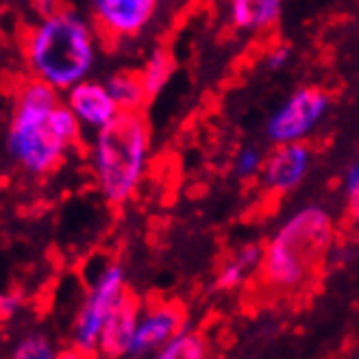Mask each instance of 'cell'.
<instances>
[{"label": "cell", "mask_w": 359, "mask_h": 359, "mask_svg": "<svg viewBox=\"0 0 359 359\" xmlns=\"http://www.w3.org/2000/svg\"><path fill=\"white\" fill-rule=\"evenodd\" d=\"M86 137L79 120L63 102V94L27 76L18 86L5 149L18 170L31 179L55 175L81 149Z\"/></svg>", "instance_id": "cell-1"}, {"label": "cell", "mask_w": 359, "mask_h": 359, "mask_svg": "<svg viewBox=\"0 0 359 359\" xmlns=\"http://www.w3.org/2000/svg\"><path fill=\"white\" fill-rule=\"evenodd\" d=\"M102 37L90 15L74 7H59L39 15L22 35V61L27 76L57 92H68L92 76Z\"/></svg>", "instance_id": "cell-2"}, {"label": "cell", "mask_w": 359, "mask_h": 359, "mask_svg": "<svg viewBox=\"0 0 359 359\" xmlns=\"http://www.w3.org/2000/svg\"><path fill=\"white\" fill-rule=\"evenodd\" d=\"M333 244L335 224L331 216L318 205L303 207L264 246L255 274L274 297L299 292L323 270Z\"/></svg>", "instance_id": "cell-3"}, {"label": "cell", "mask_w": 359, "mask_h": 359, "mask_svg": "<svg viewBox=\"0 0 359 359\" xmlns=\"http://www.w3.org/2000/svg\"><path fill=\"white\" fill-rule=\"evenodd\" d=\"M90 172L109 207H124L149 170L151 126L144 111H120L86 146Z\"/></svg>", "instance_id": "cell-4"}, {"label": "cell", "mask_w": 359, "mask_h": 359, "mask_svg": "<svg viewBox=\"0 0 359 359\" xmlns=\"http://www.w3.org/2000/svg\"><path fill=\"white\" fill-rule=\"evenodd\" d=\"M126 292H129V287H126L124 268L116 262L104 264L94 274V279H90L88 292L83 297V303L74 316L70 329L72 355H81V357L98 355L102 329Z\"/></svg>", "instance_id": "cell-5"}, {"label": "cell", "mask_w": 359, "mask_h": 359, "mask_svg": "<svg viewBox=\"0 0 359 359\" xmlns=\"http://www.w3.org/2000/svg\"><path fill=\"white\" fill-rule=\"evenodd\" d=\"M329 109V94L316 86L294 92L266 124V133L272 144L303 142Z\"/></svg>", "instance_id": "cell-6"}, {"label": "cell", "mask_w": 359, "mask_h": 359, "mask_svg": "<svg viewBox=\"0 0 359 359\" xmlns=\"http://www.w3.org/2000/svg\"><path fill=\"white\" fill-rule=\"evenodd\" d=\"M159 7V0H90V18L104 41L137 37L151 25Z\"/></svg>", "instance_id": "cell-7"}, {"label": "cell", "mask_w": 359, "mask_h": 359, "mask_svg": "<svg viewBox=\"0 0 359 359\" xmlns=\"http://www.w3.org/2000/svg\"><path fill=\"white\" fill-rule=\"evenodd\" d=\"M63 102L79 120L83 133H96L102 126H107L118 114L120 107L111 96L107 83L86 79L72 86L68 92H63Z\"/></svg>", "instance_id": "cell-8"}, {"label": "cell", "mask_w": 359, "mask_h": 359, "mask_svg": "<svg viewBox=\"0 0 359 359\" xmlns=\"http://www.w3.org/2000/svg\"><path fill=\"white\" fill-rule=\"evenodd\" d=\"M185 327V309L179 303H155L142 307L131 355H157L163 344Z\"/></svg>", "instance_id": "cell-9"}, {"label": "cell", "mask_w": 359, "mask_h": 359, "mask_svg": "<svg viewBox=\"0 0 359 359\" xmlns=\"http://www.w3.org/2000/svg\"><path fill=\"white\" fill-rule=\"evenodd\" d=\"M311 165V151L303 142L274 144L262 168V181L268 192L285 194L299 187Z\"/></svg>", "instance_id": "cell-10"}, {"label": "cell", "mask_w": 359, "mask_h": 359, "mask_svg": "<svg viewBox=\"0 0 359 359\" xmlns=\"http://www.w3.org/2000/svg\"><path fill=\"white\" fill-rule=\"evenodd\" d=\"M142 313V303L133 292H126L124 299L111 311L107 325L102 329L98 355L102 357H124L131 355L137 320Z\"/></svg>", "instance_id": "cell-11"}, {"label": "cell", "mask_w": 359, "mask_h": 359, "mask_svg": "<svg viewBox=\"0 0 359 359\" xmlns=\"http://www.w3.org/2000/svg\"><path fill=\"white\" fill-rule=\"evenodd\" d=\"M279 15L281 0H229V18L240 31H266Z\"/></svg>", "instance_id": "cell-12"}, {"label": "cell", "mask_w": 359, "mask_h": 359, "mask_svg": "<svg viewBox=\"0 0 359 359\" xmlns=\"http://www.w3.org/2000/svg\"><path fill=\"white\" fill-rule=\"evenodd\" d=\"M262 257H264V248L257 244H246L240 250H236L233 257H229L220 266L214 279V290L233 292L240 285H244L250 274H255L259 270Z\"/></svg>", "instance_id": "cell-13"}, {"label": "cell", "mask_w": 359, "mask_h": 359, "mask_svg": "<svg viewBox=\"0 0 359 359\" xmlns=\"http://www.w3.org/2000/svg\"><path fill=\"white\" fill-rule=\"evenodd\" d=\"M104 83H107L111 96L116 98L120 111H144L146 102H151L149 94L144 90L140 70H120Z\"/></svg>", "instance_id": "cell-14"}, {"label": "cell", "mask_w": 359, "mask_h": 359, "mask_svg": "<svg viewBox=\"0 0 359 359\" xmlns=\"http://www.w3.org/2000/svg\"><path fill=\"white\" fill-rule=\"evenodd\" d=\"M175 70H177V61L170 48H157L144 61V66L140 68V76L151 100L170 83V79L175 76Z\"/></svg>", "instance_id": "cell-15"}, {"label": "cell", "mask_w": 359, "mask_h": 359, "mask_svg": "<svg viewBox=\"0 0 359 359\" xmlns=\"http://www.w3.org/2000/svg\"><path fill=\"white\" fill-rule=\"evenodd\" d=\"M161 359H203L207 357V342L203 333L194 329H181L177 335L163 344V348L157 353Z\"/></svg>", "instance_id": "cell-16"}, {"label": "cell", "mask_w": 359, "mask_h": 359, "mask_svg": "<svg viewBox=\"0 0 359 359\" xmlns=\"http://www.w3.org/2000/svg\"><path fill=\"white\" fill-rule=\"evenodd\" d=\"M11 355L18 359H53L59 355V351L46 333L33 331V333H27L20 337Z\"/></svg>", "instance_id": "cell-17"}, {"label": "cell", "mask_w": 359, "mask_h": 359, "mask_svg": "<svg viewBox=\"0 0 359 359\" xmlns=\"http://www.w3.org/2000/svg\"><path fill=\"white\" fill-rule=\"evenodd\" d=\"M264 153L255 146H246L242 149L236 157V170L242 175V177H255V175H262V168H264Z\"/></svg>", "instance_id": "cell-18"}, {"label": "cell", "mask_w": 359, "mask_h": 359, "mask_svg": "<svg viewBox=\"0 0 359 359\" xmlns=\"http://www.w3.org/2000/svg\"><path fill=\"white\" fill-rule=\"evenodd\" d=\"M344 192H346V211L351 222L359 220V159L348 168L344 179Z\"/></svg>", "instance_id": "cell-19"}, {"label": "cell", "mask_w": 359, "mask_h": 359, "mask_svg": "<svg viewBox=\"0 0 359 359\" xmlns=\"http://www.w3.org/2000/svg\"><path fill=\"white\" fill-rule=\"evenodd\" d=\"M290 55L292 53H290L287 46H274V48H270L268 55H266L268 70H281V68H285L287 61H290Z\"/></svg>", "instance_id": "cell-20"}, {"label": "cell", "mask_w": 359, "mask_h": 359, "mask_svg": "<svg viewBox=\"0 0 359 359\" xmlns=\"http://www.w3.org/2000/svg\"><path fill=\"white\" fill-rule=\"evenodd\" d=\"M18 309H20L18 294H0V318H11Z\"/></svg>", "instance_id": "cell-21"}, {"label": "cell", "mask_w": 359, "mask_h": 359, "mask_svg": "<svg viewBox=\"0 0 359 359\" xmlns=\"http://www.w3.org/2000/svg\"><path fill=\"white\" fill-rule=\"evenodd\" d=\"M35 3H37V7H39V15L50 13V11H55V9L61 7L59 0H35Z\"/></svg>", "instance_id": "cell-22"}, {"label": "cell", "mask_w": 359, "mask_h": 359, "mask_svg": "<svg viewBox=\"0 0 359 359\" xmlns=\"http://www.w3.org/2000/svg\"><path fill=\"white\" fill-rule=\"evenodd\" d=\"M353 224H355V226H357V231H359V220H357V222H353Z\"/></svg>", "instance_id": "cell-23"}]
</instances>
